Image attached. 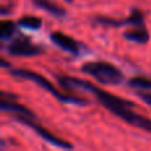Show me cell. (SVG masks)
<instances>
[{
    "label": "cell",
    "instance_id": "obj_1",
    "mask_svg": "<svg viewBox=\"0 0 151 151\" xmlns=\"http://www.w3.org/2000/svg\"><path fill=\"white\" fill-rule=\"evenodd\" d=\"M57 81L65 91L83 90L93 94L97 98V101L105 109H107L110 113L119 117L126 123H129L131 126H135V127H139L142 130L147 131V133H151V121L149 118L135 113L131 109V107H135L134 102L126 101V99L121 98V97H117L114 94L109 93V91H105L102 89L97 88V86H94L89 81H83V80H80V78L64 76V77H57Z\"/></svg>",
    "mask_w": 151,
    "mask_h": 151
},
{
    "label": "cell",
    "instance_id": "obj_2",
    "mask_svg": "<svg viewBox=\"0 0 151 151\" xmlns=\"http://www.w3.org/2000/svg\"><path fill=\"white\" fill-rule=\"evenodd\" d=\"M9 74L15 78H21V80H28L35 82L37 86H40L41 89H44L45 91H48L49 94H52L56 99H58L63 104H70V105H80V106H85L89 104L88 99L81 98V97H73L65 94L63 91H60L49 80H47L45 77H42L41 74L36 73L32 70H27V69H11Z\"/></svg>",
    "mask_w": 151,
    "mask_h": 151
},
{
    "label": "cell",
    "instance_id": "obj_3",
    "mask_svg": "<svg viewBox=\"0 0 151 151\" xmlns=\"http://www.w3.org/2000/svg\"><path fill=\"white\" fill-rule=\"evenodd\" d=\"M81 72L96 78L102 85H119L123 81V73L115 65L106 61H91L85 63Z\"/></svg>",
    "mask_w": 151,
    "mask_h": 151
},
{
    "label": "cell",
    "instance_id": "obj_4",
    "mask_svg": "<svg viewBox=\"0 0 151 151\" xmlns=\"http://www.w3.org/2000/svg\"><path fill=\"white\" fill-rule=\"evenodd\" d=\"M13 119L17 121V122H20V123H23V125H25V126H28V127H31L37 135H40L44 141H47L48 143H50L52 146L57 147V149H61V150H72L73 149V145H70L69 142H66V141H64V139L56 137L55 134L49 133L45 127H42L41 125H39V123L35 121V118H29V117H25V115L13 114Z\"/></svg>",
    "mask_w": 151,
    "mask_h": 151
},
{
    "label": "cell",
    "instance_id": "obj_5",
    "mask_svg": "<svg viewBox=\"0 0 151 151\" xmlns=\"http://www.w3.org/2000/svg\"><path fill=\"white\" fill-rule=\"evenodd\" d=\"M5 50L8 55L15 56V57H35L44 52L42 48L32 44L29 40L24 39V37H19L12 41L9 40V44L5 47Z\"/></svg>",
    "mask_w": 151,
    "mask_h": 151
},
{
    "label": "cell",
    "instance_id": "obj_6",
    "mask_svg": "<svg viewBox=\"0 0 151 151\" xmlns=\"http://www.w3.org/2000/svg\"><path fill=\"white\" fill-rule=\"evenodd\" d=\"M93 23L98 24V25H104V27H113V28H119V27H125V25L145 27V19H143V15L138 9H134L130 13V16L127 19H123V20L106 17V16H96L93 19Z\"/></svg>",
    "mask_w": 151,
    "mask_h": 151
},
{
    "label": "cell",
    "instance_id": "obj_7",
    "mask_svg": "<svg viewBox=\"0 0 151 151\" xmlns=\"http://www.w3.org/2000/svg\"><path fill=\"white\" fill-rule=\"evenodd\" d=\"M50 40H52L53 44H56L58 48H61L63 50L70 53V55L77 56L80 53V45L74 39H72L70 36L65 33H61V32H53L50 35Z\"/></svg>",
    "mask_w": 151,
    "mask_h": 151
},
{
    "label": "cell",
    "instance_id": "obj_8",
    "mask_svg": "<svg viewBox=\"0 0 151 151\" xmlns=\"http://www.w3.org/2000/svg\"><path fill=\"white\" fill-rule=\"evenodd\" d=\"M0 109L3 111H9L12 114H19V115H25V117L29 118H35L36 119V115H35L33 111H31L29 109H27L24 105L17 104L13 99H8L1 97V105H0Z\"/></svg>",
    "mask_w": 151,
    "mask_h": 151
},
{
    "label": "cell",
    "instance_id": "obj_9",
    "mask_svg": "<svg viewBox=\"0 0 151 151\" xmlns=\"http://www.w3.org/2000/svg\"><path fill=\"white\" fill-rule=\"evenodd\" d=\"M123 36H125L126 40L135 42V44H146L150 40V35L149 31L146 29V27H135L134 29L125 32Z\"/></svg>",
    "mask_w": 151,
    "mask_h": 151
},
{
    "label": "cell",
    "instance_id": "obj_10",
    "mask_svg": "<svg viewBox=\"0 0 151 151\" xmlns=\"http://www.w3.org/2000/svg\"><path fill=\"white\" fill-rule=\"evenodd\" d=\"M32 3H33L35 7L40 8L42 11H47L48 13L56 16V17H64L66 15V11L64 8H61L56 3L49 1V0H32Z\"/></svg>",
    "mask_w": 151,
    "mask_h": 151
},
{
    "label": "cell",
    "instance_id": "obj_11",
    "mask_svg": "<svg viewBox=\"0 0 151 151\" xmlns=\"http://www.w3.org/2000/svg\"><path fill=\"white\" fill-rule=\"evenodd\" d=\"M127 85L138 90H151V78L143 77V76H135L127 81Z\"/></svg>",
    "mask_w": 151,
    "mask_h": 151
},
{
    "label": "cell",
    "instance_id": "obj_12",
    "mask_svg": "<svg viewBox=\"0 0 151 151\" xmlns=\"http://www.w3.org/2000/svg\"><path fill=\"white\" fill-rule=\"evenodd\" d=\"M15 31H16L15 23L8 21V20H3L0 23V39H1V41L11 40L12 36L15 35Z\"/></svg>",
    "mask_w": 151,
    "mask_h": 151
},
{
    "label": "cell",
    "instance_id": "obj_13",
    "mask_svg": "<svg viewBox=\"0 0 151 151\" xmlns=\"http://www.w3.org/2000/svg\"><path fill=\"white\" fill-rule=\"evenodd\" d=\"M19 25L27 29H39L41 27V20L36 16H24L19 20Z\"/></svg>",
    "mask_w": 151,
    "mask_h": 151
},
{
    "label": "cell",
    "instance_id": "obj_14",
    "mask_svg": "<svg viewBox=\"0 0 151 151\" xmlns=\"http://www.w3.org/2000/svg\"><path fill=\"white\" fill-rule=\"evenodd\" d=\"M137 96H138L139 98H141L142 101L145 102V104H147L151 107V94H149V93H142V91H139V93H137Z\"/></svg>",
    "mask_w": 151,
    "mask_h": 151
},
{
    "label": "cell",
    "instance_id": "obj_15",
    "mask_svg": "<svg viewBox=\"0 0 151 151\" xmlns=\"http://www.w3.org/2000/svg\"><path fill=\"white\" fill-rule=\"evenodd\" d=\"M1 66H3V68H9V66H11V64H8L7 61L1 60Z\"/></svg>",
    "mask_w": 151,
    "mask_h": 151
},
{
    "label": "cell",
    "instance_id": "obj_16",
    "mask_svg": "<svg viewBox=\"0 0 151 151\" xmlns=\"http://www.w3.org/2000/svg\"><path fill=\"white\" fill-rule=\"evenodd\" d=\"M65 1H68V3H70V1H72V0H65Z\"/></svg>",
    "mask_w": 151,
    "mask_h": 151
}]
</instances>
